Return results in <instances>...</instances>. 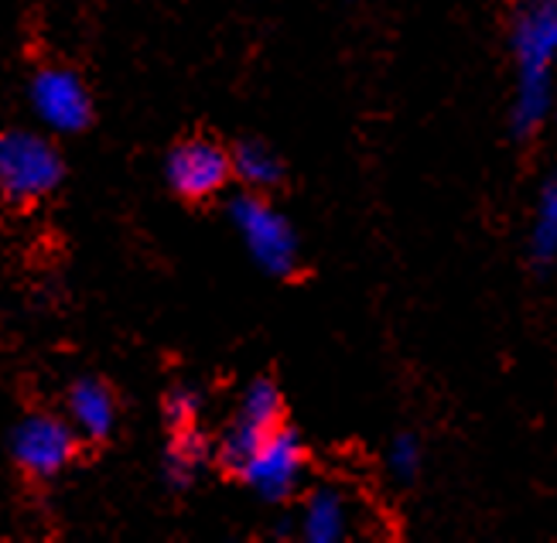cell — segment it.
I'll use <instances>...</instances> for the list:
<instances>
[{"label": "cell", "instance_id": "obj_5", "mask_svg": "<svg viewBox=\"0 0 557 543\" xmlns=\"http://www.w3.org/2000/svg\"><path fill=\"white\" fill-rule=\"evenodd\" d=\"M28 103L41 127L52 134L72 137L92 127V92L83 83V76L69 65H41L28 83Z\"/></svg>", "mask_w": 557, "mask_h": 543}, {"label": "cell", "instance_id": "obj_1", "mask_svg": "<svg viewBox=\"0 0 557 543\" xmlns=\"http://www.w3.org/2000/svg\"><path fill=\"white\" fill-rule=\"evenodd\" d=\"M513 55H517L513 123L520 134H534L554 107L557 0H527L513 24Z\"/></svg>", "mask_w": 557, "mask_h": 543}, {"label": "cell", "instance_id": "obj_9", "mask_svg": "<svg viewBox=\"0 0 557 543\" xmlns=\"http://www.w3.org/2000/svg\"><path fill=\"white\" fill-rule=\"evenodd\" d=\"M65 410H69V424L79 431L83 441L89 444L110 441L116 428V393L107 380L100 377L72 380L65 393Z\"/></svg>", "mask_w": 557, "mask_h": 543}, {"label": "cell", "instance_id": "obj_12", "mask_svg": "<svg viewBox=\"0 0 557 543\" xmlns=\"http://www.w3.org/2000/svg\"><path fill=\"white\" fill-rule=\"evenodd\" d=\"M233 178H239L253 192H268L281 185L284 178V161L271 144L263 140H239L233 147Z\"/></svg>", "mask_w": 557, "mask_h": 543}, {"label": "cell", "instance_id": "obj_3", "mask_svg": "<svg viewBox=\"0 0 557 543\" xmlns=\"http://www.w3.org/2000/svg\"><path fill=\"white\" fill-rule=\"evenodd\" d=\"M230 222L263 274L290 277L298 270V233L290 226V219L274 209L260 192L247 188L244 195H236L230 202Z\"/></svg>", "mask_w": 557, "mask_h": 543}, {"label": "cell", "instance_id": "obj_4", "mask_svg": "<svg viewBox=\"0 0 557 543\" xmlns=\"http://www.w3.org/2000/svg\"><path fill=\"white\" fill-rule=\"evenodd\" d=\"M79 448L83 437L69 424V417L48 410L24 414L11 431V458L32 479H55L76 461Z\"/></svg>", "mask_w": 557, "mask_h": 543}, {"label": "cell", "instance_id": "obj_13", "mask_svg": "<svg viewBox=\"0 0 557 543\" xmlns=\"http://www.w3.org/2000/svg\"><path fill=\"white\" fill-rule=\"evenodd\" d=\"M530 257L537 267H550L557 260V178L541 188L534 230H530Z\"/></svg>", "mask_w": 557, "mask_h": 543}, {"label": "cell", "instance_id": "obj_15", "mask_svg": "<svg viewBox=\"0 0 557 543\" xmlns=\"http://www.w3.org/2000/svg\"><path fill=\"white\" fill-rule=\"evenodd\" d=\"M391 472L397 479H414L421 472V444L418 437H410V434H400L394 444H391Z\"/></svg>", "mask_w": 557, "mask_h": 543}, {"label": "cell", "instance_id": "obj_11", "mask_svg": "<svg viewBox=\"0 0 557 543\" xmlns=\"http://www.w3.org/2000/svg\"><path fill=\"white\" fill-rule=\"evenodd\" d=\"M346 527H349L346 499L335 489L311 492L301 513V536L308 543H335L346 536Z\"/></svg>", "mask_w": 557, "mask_h": 543}, {"label": "cell", "instance_id": "obj_14", "mask_svg": "<svg viewBox=\"0 0 557 543\" xmlns=\"http://www.w3.org/2000/svg\"><path fill=\"white\" fill-rule=\"evenodd\" d=\"M164 421L172 431L178 428H191L196 424V417L202 410V393L196 386H172L164 393Z\"/></svg>", "mask_w": 557, "mask_h": 543}, {"label": "cell", "instance_id": "obj_8", "mask_svg": "<svg viewBox=\"0 0 557 543\" xmlns=\"http://www.w3.org/2000/svg\"><path fill=\"white\" fill-rule=\"evenodd\" d=\"M305 472V444L290 428H277L271 437L260 441V448L239 465V479H244L260 499L281 503L298 489Z\"/></svg>", "mask_w": 557, "mask_h": 543}, {"label": "cell", "instance_id": "obj_2", "mask_svg": "<svg viewBox=\"0 0 557 543\" xmlns=\"http://www.w3.org/2000/svg\"><path fill=\"white\" fill-rule=\"evenodd\" d=\"M65 182V158L45 134L8 127L0 131V199L35 206Z\"/></svg>", "mask_w": 557, "mask_h": 543}, {"label": "cell", "instance_id": "obj_7", "mask_svg": "<svg viewBox=\"0 0 557 543\" xmlns=\"http://www.w3.org/2000/svg\"><path fill=\"white\" fill-rule=\"evenodd\" d=\"M164 178L178 199L209 202L233 178V155L212 137H185L164 158Z\"/></svg>", "mask_w": 557, "mask_h": 543}, {"label": "cell", "instance_id": "obj_10", "mask_svg": "<svg viewBox=\"0 0 557 543\" xmlns=\"http://www.w3.org/2000/svg\"><path fill=\"white\" fill-rule=\"evenodd\" d=\"M212 455H215V452H212L209 437H206L196 424L172 431V437H168V448H164V461H161L164 482L172 485L175 492L191 489Z\"/></svg>", "mask_w": 557, "mask_h": 543}, {"label": "cell", "instance_id": "obj_6", "mask_svg": "<svg viewBox=\"0 0 557 543\" xmlns=\"http://www.w3.org/2000/svg\"><path fill=\"white\" fill-rule=\"evenodd\" d=\"M281 424H284V400H281L277 383L268 377L253 380L236 407L233 424L226 428L223 441L215 444V461L236 476L239 465L260 448V441L271 437Z\"/></svg>", "mask_w": 557, "mask_h": 543}]
</instances>
